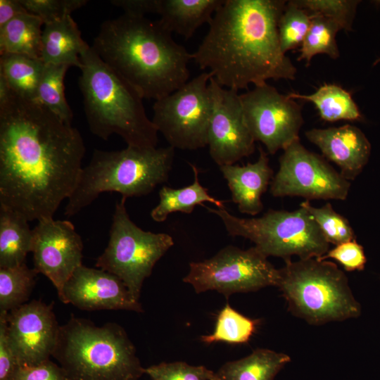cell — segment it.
Returning <instances> with one entry per match:
<instances>
[{"label":"cell","mask_w":380,"mask_h":380,"mask_svg":"<svg viewBox=\"0 0 380 380\" xmlns=\"http://www.w3.org/2000/svg\"><path fill=\"white\" fill-rule=\"evenodd\" d=\"M84 153L77 128L15 94L0 110V205L28 221L53 218L76 186Z\"/></svg>","instance_id":"6da1fadb"},{"label":"cell","mask_w":380,"mask_h":380,"mask_svg":"<svg viewBox=\"0 0 380 380\" xmlns=\"http://www.w3.org/2000/svg\"><path fill=\"white\" fill-rule=\"evenodd\" d=\"M284 0H224L193 61L223 87L238 91L268 80H293L297 72L281 51L278 23Z\"/></svg>","instance_id":"7a4b0ae2"},{"label":"cell","mask_w":380,"mask_h":380,"mask_svg":"<svg viewBox=\"0 0 380 380\" xmlns=\"http://www.w3.org/2000/svg\"><path fill=\"white\" fill-rule=\"evenodd\" d=\"M143 99H162L189 81L193 60L159 20L123 13L105 20L91 46Z\"/></svg>","instance_id":"3957f363"},{"label":"cell","mask_w":380,"mask_h":380,"mask_svg":"<svg viewBox=\"0 0 380 380\" xmlns=\"http://www.w3.org/2000/svg\"><path fill=\"white\" fill-rule=\"evenodd\" d=\"M78 83L91 132L106 140L120 136L127 146L156 147L158 130L139 92L96 53L91 46L81 54Z\"/></svg>","instance_id":"277c9868"},{"label":"cell","mask_w":380,"mask_h":380,"mask_svg":"<svg viewBox=\"0 0 380 380\" xmlns=\"http://www.w3.org/2000/svg\"><path fill=\"white\" fill-rule=\"evenodd\" d=\"M52 356L70 380H139L145 374L125 329L73 315L60 326Z\"/></svg>","instance_id":"5b68a950"},{"label":"cell","mask_w":380,"mask_h":380,"mask_svg":"<svg viewBox=\"0 0 380 380\" xmlns=\"http://www.w3.org/2000/svg\"><path fill=\"white\" fill-rule=\"evenodd\" d=\"M174 156L175 148L170 146H127L111 151L95 149L89 164L80 172L64 214H77L104 192H118L126 198L148 195L167 180Z\"/></svg>","instance_id":"8992f818"},{"label":"cell","mask_w":380,"mask_h":380,"mask_svg":"<svg viewBox=\"0 0 380 380\" xmlns=\"http://www.w3.org/2000/svg\"><path fill=\"white\" fill-rule=\"evenodd\" d=\"M277 287L289 310L310 324L355 318L361 313L345 273L331 262L317 258L285 260Z\"/></svg>","instance_id":"52a82bcc"},{"label":"cell","mask_w":380,"mask_h":380,"mask_svg":"<svg viewBox=\"0 0 380 380\" xmlns=\"http://www.w3.org/2000/svg\"><path fill=\"white\" fill-rule=\"evenodd\" d=\"M222 221L228 234L241 236L254 243L266 257L287 260L319 258L329 250L311 215L303 207L293 211L269 210L259 217L241 218L224 208L205 207Z\"/></svg>","instance_id":"ba28073f"},{"label":"cell","mask_w":380,"mask_h":380,"mask_svg":"<svg viewBox=\"0 0 380 380\" xmlns=\"http://www.w3.org/2000/svg\"><path fill=\"white\" fill-rule=\"evenodd\" d=\"M126 198L116 203L109 240L95 266L118 277L132 296L139 300L144 280L156 263L174 245L165 233L144 231L129 218Z\"/></svg>","instance_id":"9c48e42d"},{"label":"cell","mask_w":380,"mask_h":380,"mask_svg":"<svg viewBox=\"0 0 380 380\" xmlns=\"http://www.w3.org/2000/svg\"><path fill=\"white\" fill-rule=\"evenodd\" d=\"M210 72H203L155 101L152 122L172 148L197 150L208 146L213 101Z\"/></svg>","instance_id":"30bf717a"},{"label":"cell","mask_w":380,"mask_h":380,"mask_svg":"<svg viewBox=\"0 0 380 380\" xmlns=\"http://www.w3.org/2000/svg\"><path fill=\"white\" fill-rule=\"evenodd\" d=\"M279 277V269L255 246L243 250L227 246L210 258L191 262L183 281L191 284L196 293L213 290L228 297L277 286Z\"/></svg>","instance_id":"8fae6325"},{"label":"cell","mask_w":380,"mask_h":380,"mask_svg":"<svg viewBox=\"0 0 380 380\" xmlns=\"http://www.w3.org/2000/svg\"><path fill=\"white\" fill-rule=\"evenodd\" d=\"M270 185L274 197L300 196L307 200L344 201L350 188L348 180L324 158L308 151L300 139L284 150Z\"/></svg>","instance_id":"7c38bea8"},{"label":"cell","mask_w":380,"mask_h":380,"mask_svg":"<svg viewBox=\"0 0 380 380\" xmlns=\"http://www.w3.org/2000/svg\"><path fill=\"white\" fill-rule=\"evenodd\" d=\"M246 123L254 139L274 154L300 139L301 106L267 82L240 94Z\"/></svg>","instance_id":"4fadbf2b"},{"label":"cell","mask_w":380,"mask_h":380,"mask_svg":"<svg viewBox=\"0 0 380 380\" xmlns=\"http://www.w3.org/2000/svg\"><path fill=\"white\" fill-rule=\"evenodd\" d=\"M213 107L208 131L210 157L219 166L232 165L255 151V140L246 123L238 91L209 81Z\"/></svg>","instance_id":"5bb4252c"},{"label":"cell","mask_w":380,"mask_h":380,"mask_svg":"<svg viewBox=\"0 0 380 380\" xmlns=\"http://www.w3.org/2000/svg\"><path fill=\"white\" fill-rule=\"evenodd\" d=\"M32 232L34 268L49 278L58 294L82 265V238L71 222L53 218L38 221Z\"/></svg>","instance_id":"9a60e30c"},{"label":"cell","mask_w":380,"mask_h":380,"mask_svg":"<svg viewBox=\"0 0 380 380\" xmlns=\"http://www.w3.org/2000/svg\"><path fill=\"white\" fill-rule=\"evenodd\" d=\"M6 319L9 341L20 367L49 360L60 329L52 303L33 300L8 312Z\"/></svg>","instance_id":"2e32d148"},{"label":"cell","mask_w":380,"mask_h":380,"mask_svg":"<svg viewBox=\"0 0 380 380\" xmlns=\"http://www.w3.org/2000/svg\"><path fill=\"white\" fill-rule=\"evenodd\" d=\"M58 296L63 303L80 310L143 312L139 301L134 299L118 277L83 265L75 270Z\"/></svg>","instance_id":"e0dca14e"},{"label":"cell","mask_w":380,"mask_h":380,"mask_svg":"<svg viewBox=\"0 0 380 380\" xmlns=\"http://www.w3.org/2000/svg\"><path fill=\"white\" fill-rule=\"evenodd\" d=\"M305 134L325 158L339 167L341 175L348 181L358 176L369 160L371 144L362 130L354 125L313 128Z\"/></svg>","instance_id":"ac0fdd59"},{"label":"cell","mask_w":380,"mask_h":380,"mask_svg":"<svg viewBox=\"0 0 380 380\" xmlns=\"http://www.w3.org/2000/svg\"><path fill=\"white\" fill-rule=\"evenodd\" d=\"M219 167L227 182L232 201L237 204L239 210L251 216L260 213L263 209L262 195L273 177L267 153L260 147L259 157L255 163Z\"/></svg>","instance_id":"d6986e66"},{"label":"cell","mask_w":380,"mask_h":380,"mask_svg":"<svg viewBox=\"0 0 380 380\" xmlns=\"http://www.w3.org/2000/svg\"><path fill=\"white\" fill-rule=\"evenodd\" d=\"M89 45L71 15L44 25L41 60L44 64L82 67L81 54Z\"/></svg>","instance_id":"ffe728a7"},{"label":"cell","mask_w":380,"mask_h":380,"mask_svg":"<svg viewBox=\"0 0 380 380\" xmlns=\"http://www.w3.org/2000/svg\"><path fill=\"white\" fill-rule=\"evenodd\" d=\"M224 0H158V20L171 33L190 39L203 24L211 22Z\"/></svg>","instance_id":"44dd1931"},{"label":"cell","mask_w":380,"mask_h":380,"mask_svg":"<svg viewBox=\"0 0 380 380\" xmlns=\"http://www.w3.org/2000/svg\"><path fill=\"white\" fill-rule=\"evenodd\" d=\"M28 222L22 214L0 205V268L25 262L33 239Z\"/></svg>","instance_id":"7402d4cb"},{"label":"cell","mask_w":380,"mask_h":380,"mask_svg":"<svg viewBox=\"0 0 380 380\" xmlns=\"http://www.w3.org/2000/svg\"><path fill=\"white\" fill-rule=\"evenodd\" d=\"M290 361L286 354L258 348L243 358L226 362L216 374L222 380H274Z\"/></svg>","instance_id":"603a6c76"},{"label":"cell","mask_w":380,"mask_h":380,"mask_svg":"<svg viewBox=\"0 0 380 380\" xmlns=\"http://www.w3.org/2000/svg\"><path fill=\"white\" fill-rule=\"evenodd\" d=\"M189 165L194 176L193 183L179 189L167 186L160 189L159 203L151 212V217L155 222H162L170 214L175 212L191 213L196 205L203 206L205 202L213 203L217 208H224V202L210 196L208 189L201 184L196 166Z\"/></svg>","instance_id":"cb8c5ba5"},{"label":"cell","mask_w":380,"mask_h":380,"mask_svg":"<svg viewBox=\"0 0 380 380\" xmlns=\"http://www.w3.org/2000/svg\"><path fill=\"white\" fill-rule=\"evenodd\" d=\"M43 21L30 13L20 15L0 27V55L14 53L41 59Z\"/></svg>","instance_id":"d4e9b609"},{"label":"cell","mask_w":380,"mask_h":380,"mask_svg":"<svg viewBox=\"0 0 380 380\" xmlns=\"http://www.w3.org/2000/svg\"><path fill=\"white\" fill-rule=\"evenodd\" d=\"M287 94L294 100L298 99L312 102L321 119L326 122L362 119V115L350 93L338 84L324 83L309 95L295 92Z\"/></svg>","instance_id":"484cf974"},{"label":"cell","mask_w":380,"mask_h":380,"mask_svg":"<svg viewBox=\"0 0 380 380\" xmlns=\"http://www.w3.org/2000/svg\"><path fill=\"white\" fill-rule=\"evenodd\" d=\"M45 64L39 58L5 53L0 57V73L13 92L29 101H37L38 86Z\"/></svg>","instance_id":"4316f807"},{"label":"cell","mask_w":380,"mask_h":380,"mask_svg":"<svg viewBox=\"0 0 380 380\" xmlns=\"http://www.w3.org/2000/svg\"><path fill=\"white\" fill-rule=\"evenodd\" d=\"M37 271L26 263L0 268V312H10L26 303L36 282Z\"/></svg>","instance_id":"83f0119b"},{"label":"cell","mask_w":380,"mask_h":380,"mask_svg":"<svg viewBox=\"0 0 380 380\" xmlns=\"http://www.w3.org/2000/svg\"><path fill=\"white\" fill-rule=\"evenodd\" d=\"M312 15L310 26L300 46L298 58V61H305L307 65L317 54H326L332 59L338 58L340 55L336 40V34L341 30L339 25L322 15Z\"/></svg>","instance_id":"f1b7e54d"},{"label":"cell","mask_w":380,"mask_h":380,"mask_svg":"<svg viewBox=\"0 0 380 380\" xmlns=\"http://www.w3.org/2000/svg\"><path fill=\"white\" fill-rule=\"evenodd\" d=\"M69 68L65 65L45 64L37 99L63 121L71 124L73 114L64 91V78Z\"/></svg>","instance_id":"f546056e"},{"label":"cell","mask_w":380,"mask_h":380,"mask_svg":"<svg viewBox=\"0 0 380 380\" xmlns=\"http://www.w3.org/2000/svg\"><path fill=\"white\" fill-rule=\"evenodd\" d=\"M258 323L257 319L248 318L226 304L217 316L213 333L202 336L201 340L208 344L217 341L244 343L255 332Z\"/></svg>","instance_id":"4dcf8cb0"},{"label":"cell","mask_w":380,"mask_h":380,"mask_svg":"<svg viewBox=\"0 0 380 380\" xmlns=\"http://www.w3.org/2000/svg\"><path fill=\"white\" fill-rule=\"evenodd\" d=\"M312 14L293 1L286 2L278 23L281 51L286 53L301 46L310 26Z\"/></svg>","instance_id":"1f68e13d"},{"label":"cell","mask_w":380,"mask_h":380,"mask_svg":"<svg viewBox=\"0 0 380 380\" xmlns=\"http://www.w3.org/2000/svg\"><path fill=\"white\" fill-rule=\"evenodd\" d=\"M300 206L311 215L329 243L336 246L355 239V233L348 220L338 213L331 203L316 208L309 201H305Z\"/></svg>","instance_id":"d6a6232c"},{"label":"cell","mask_w":380,"mask_h":380,"mask_svg":"<svg viewBox=\"0 0 380 380\" xmlns=\"http://www.w3.org/2000/svg\"><path fill=\"white\" fill-rule=\"evenodd\" d=\"M311 14L336 21L341 30L351 31L359 0H293Z\"/></svg>","instance_id":"836d02e7"},{"label":"cell","mask_w":380,"mask_h":380,"mask_svg":"<svg viewBox=\"0 0 380 380\" xmlns=\"http://www.w3.org/2000/svg\"><path fill=\"white\" fill-rule=\"evenodd\" d=\"M151 380H210L214 372L184 362H161L145 368Z\"/></svg>","instance_id":"e575fe53"},{"label":"cell","mask_w":380,"mask_h":380,"mask_svg":"<svg viewBox=\"0 0 380 380\" xmlns=\"http://www.w3.org/2000/svg\"><path fill=\"white\" fill-rule=\"evenodd\" d=\"M30 13L38 16L44 24L61 20L86 5L87 0H20Z\"/></svg>","instance_id":"d590c367"},{"label":"cell","mask_w":380,"mask_h":380,"mask_svg":"<svg viewBox=\"0 0 380 380\" xmlns=\"http://www.w3.org/2000/svg\"><path fill=\"white\" fill-rule=\"evenodd\" d=\"M327 258L335 260L348 272L364 270L367 262L363 248L355 239L336 245L317 259L325 260Z\"/></svg>","instance_id":"8d00e7d4"},{"label":"cell","mask_w":380,"mask_h":380,"mask_svg":"<svg viewBox=\"0 0 380 380\" xmlns=\"http://www.w3.org/2000/svg\"><path fill=\"white\" fill-rule=\"evenodd\" d=\"M8 312H0V380H13L20 366L7 330Z\"/></svg>","instance_id":"74e56055"},{"label":"cell","mask_w":380,"mask_h":380,"mask_svg":"<svg viewBox=\"0 0 380 380\" xmlns=\"http://www.w3.org/2000/svg\"><path fill=\"white\" fill-rule=\"evenodd\" d=\"M13 380H70L65 370L48 360L38 365L20 367Z\"/></svg>","instance_id":"f35d334b"},{"label":"cell","mask_w":380,"mask_h":380,"mask_svg":"<svg viewBox=\"0 0 380 380\" xmlns=\"http://www.w3.org/2000/svg\"><path fill=\"white\" fill-rule=\"evenodd\" d=\"M110 3L124 11V13L134 16H145L146 13H156L158 0H113Z\"/></svg>","instance_id":"ab89813d"},{"label":"cell","mask_w":380,"mask_h":380,"mask_svg":"<svg viewBox=\"0 0 380 380\" xmlns=\"http://www.w3.org/2000/svg\"><path fill=\"white\" fill-rule=\"evenodd\" d=\"M29 13L20 0H1L0 1V27L15 17Z\"/></svg>","instance_id":"60d3db41"},{"label":"cell","mask_w":380,"mask_h":380,"mask_svg":"<svg viewBox=\"0 0 380 380\" xmlns=\"http://www.w3.org/2000/svg\"><path fill=\"white\" fill-rule=\"evenodd\" d=\"M15 94L10 87L2 74L0 73V110L6 108L13 101Z\"/></svg>","instance_id":"b9f144b4"},{"label":"cell","mask_w":380,"mask_h":380,"mask_svg":"<svg viewBox=\"0 0 380 380\" xmlns=\"http://www.w3.org/2000/svg\"><path fill=\"white\" fill-rule=\"evenodd\" d=\"M210 380H222L220 377H219L217 374L215 372L213 376H212Z\"/></svg>","instance_id":"7bdbcfd3"},{"label":"cell","mask_w":380,"mask_h":380,"mask_svg":"<svg viewBox=\"0 0 380 380\" xmlns=\"http://www.w3.org/2000/svg\"><path fill=\"white\" fill-rule=\"evenodd\" d=\"M379 63H380V58H377V59H376L374 61V62L373 63V65L374 66V65H376V64H378Z\"/></svg>","instance_id":"ee69618b"}]
</instances>
